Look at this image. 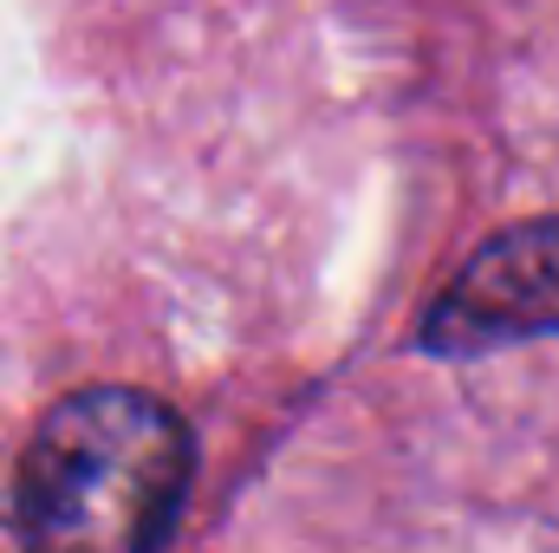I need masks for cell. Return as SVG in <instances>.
<instances>
[{
	"instance_id": "1",
	"label": "cell",
	"mask_w": 559,
	"mask_h": 553,
	"mask_svg": "<svg viewBox=\"0 0 559 553\" xmlns=\"http://www.w3.org/2000/svg\"><path fill=\"white\" fill-rule=\"evenodd\" d=\"M195 475L189 423L138 385H85L39 416L13 508L26 553H163Z\"/></svg>"
},
{
	"instance_id": "2",
	"label": "cell",
	"mask_w": 559,
	"mask_h": 553,
	"mask_svg": "<svg viewBox=\"0 0 559 553\" xmlns=\"http://www.w3.org/2000/svg\"><path fill=\"white\" fill-rule=\"evenodd\" d=\"M534 339H559V215L488 235L417 326V345L436 358H481Z\"/></svg>"
}]
</instances>
